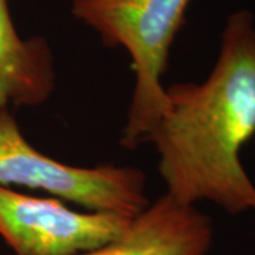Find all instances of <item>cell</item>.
Here are the masks:
<instances>
[{"mask_svg":"<svg viewBox=\"0 0 255 255\" xmlns=\"http://www.w3.org/2000/svg\"><path fill=\"white\" fill-rule=\"evenodd\" d=\"M146 142L159 153L166 194L179 203L209 200L231 216L255 211V186L240 159L255 135V18H227L217 61L200 84H174Z\"/></svg>","mask_w":255,"mask_h":255,"instance_id":"1","label":"cell"},{"mask_svg":"<svg viewBox=\"0 0 255 255\" xmlns=\"http://www.w3.org/2000/svg\"><path fill=\"white\" fill-rule=\"evenodd\" d=\"M190 0H71L74 17L88 24L107 47L130 55L135 88L121 145L135 149L163 114L162 75Z\"/></svg>","mask_w":255,"mask_h":255,"instance_id":"2","label":"cell"},{"mask_svg":"<svg viewBox=\"0 0 255 255\" xmlns=\"http://www.w3.org/2000/svg\"><path fill=\"white\" fill-rule=\"evenodd\" d=\"M47 191L88 211L135 217L149 206L145 173L130 166L78 167L37 150L20 132L7 105H0V186Z\"/></svg>","mask_w":255,"mask_h":255,"instance_id":"3","label":"cell"},{"mask_svg":"<svg viewBox=\"0 0 255 255\" xmlns=\"http://www.w3.org/2000/svg\"><path fill=\"white\" fill-rule=\"evenodd\" d=\"M133 217L81 213L57 197H34L0 186V237L16 255H78L122 236Z\"/></svg>","mask_w":255,"mask_h":255,"instance_id":"4","label":"cell"},{"mask_svg":"<svg viewBox=\"0 0 255 255\" xmlns=\"http://www.w3.org/2000/svg\"><path fill=\"white\" fill-rule=\"evenodd\" d=\"M213 234L209 216L164 194L135 216L122 236L78 255H207Z\"/></svg>","mask_w":255,"mask_h":255,"instance_id":"5","label":"cell"},{"mask_svg":"<svg viewBox=\"0 0 255 255\" xmlns=\"http://www.w3.org/2000/svg\"><path fill=\"white\" fill-rule=\"evenodd\" d=\"M55 87L53 53L43 37L23 40L0 0V105L37 107Z\"/></svg>","mask_w":255,"mask_h":255,"instance_id":"6","label":"cell"}]
</instances>
